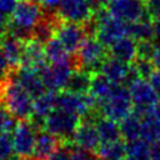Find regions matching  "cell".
<instances>
[{"instance_id": "cell-1", "label": "cell", "mask_w": 160, "mask_h": 160, "mask_svg": "<svg viewBox=\"0 0 160 160\" xmlns=\"http://www.w3.org/2000/svg\"><path fill=\"white\" fill-rule=\"evenodd\" d=\"M45 18L44 8L35 0H20L9 18L6 34L26 41L32 38V31Z\"/></svg>"}, {"instance_id": "cell-2", "label": "cell", "mask_w": 160, "mask_h": 160, "mask_svg": "<svg viewBox=\"0 0 160 160\" xmlns=\"http://www.w3.org/2000/svg\"><path fill=\"white\" fill-rule=\"evenodd\" d=\"M0 102L19 121L29 120L34 112V98L12 78L2 82Z\"/></svg>"}, {"instance_id": "cell-3", "label": "cell", "mask_w": 160, "mask_h": 160, "mask_svg": "<svg viewBox=\"0 0 160 160\" xmlns=\"http://www.w3.org/2000/svg\"><path fill=\"white\" fill-rule=\"evenodd\" d=\"M92 19L96 22L95 36L106 48L112 45L118 39L128 35V22L110 15L105 6L95 11Z\"/></svg>"}, {"instance_id": "cell-4", "label": "cell", "mask_w": 160, "mask_h": 160, "mask_svg": "<svg viewBox=\"0 0 160 160\" xmlns=\"http://www.w3.org/2000/svg\"><path fill=\"white\" fill-rule=\"evenodd\" d=\"M108 56V48L96 36H86L75 54V65L91 74L100 72L101 64Z\"/></svg>"}, {"instance_id": "cell-5", "label": "cell", "mask_w": 160, "mask_h": 160, "mask_svg": "<svg viewBox=\"0 0 160 160\" xmlns=\"http://www.w3.org/2000/svg\"><path fill=\"white\" fill-rule=\"evenodd\" d=\"M80 122L81 118L79 115L55 108L46 116L44 129L55 135L64 144H69L71 142L72 135L80 125Z\"/></svg>"}, {"instance_id": "cell-6", "label": "cell", "mask_w": 160, "mask_h": 160, "mask_svg": "<svg viewBox=\"0 0 160 160\" xmlns=\"http://www.w3.org/2000/svg\"><path fill=\"white\" fill-rule=\"evenodd\" d=\"M132 109V100L129 88L126 85L116 84L109 98L100 105L99 111L104 116L119 122L129 114H131Z\"/></svg>"}, {"instance_id": "cell-7", "label": "cell", "mask_w": 160, "mask_h": 160, "mask_svg": "<svg viewBox=\"0 0 160 160\" xmlns=\"http://www.w3.org/2000/svg\"><path fill=\"white\" fill-rule=\"evenodd\" d=\"M128 88H129L130 96L132 100L134 112L142 116L146 112L155 110L156 105L160 101V98L149 80L138 78L132 80L128 85Z\"/></svg>"}, {"instance_id": "cell-8", "label": "cell", "mask_w": 160, "mask_h": 160, "mask_svg": "<svg viewBox=\"0 0 160 160\" xmlns=\"http://www.w3.org/2000/svg\"><path fill=\"white\" fill-rule=\"evenodd\" d=\"M102 2L110 15L128 24L148 16L144 0H102Z\"/></svg>"}, {"instance_id": "cell-9", "label": "cell", "mask_w": 160, "mask_h": 160, "mask_svg": "<svg viewBox=\"0 0 160 160\" xmlns=\"http://www.w3.org/2000/svg\"><path fill=\"white\" fill-rule=\"evenodd\" d=\"M75 68L76 65L74 62H65V64L48 62L42 69L39 70V74L48 91L59 92L65 90L66 84Z\"/></svg>"}, {"instance_id": "cell-10", "label": "cell", "mask_w": 160, "mask_h": 160, "mask_svg": "<svg viewBox=\"0 0 160 160\" xmlns=\"http://www.w3.org/2000/svg\"><path fill=\"white\" fill-rule=\"evenodd\" d=\"M38 131L39 130L29 120H21L18 122L14 131L11 132L15 155L20 156L24 160H29L32 158Z\"/></svg>"}, {"instance_id": "cell-11", "label": "cell", "mask_w": 160, "mask_h": 160, "mask_svg": "<svg viewBox=\"0 0 160 160\" xmlns=\"http://www.w3.org/2000/svg\"><path fill=\"white\" fill-rule=\"evenodd\" d=\"M92 10L86 0H61L55 10V16L61 21L85 25L92 19Z\"/></svg>"}, {"instance_id": "cell-12", "label": "cell", "mask_w": 160, "mask_h": 160, "mask_svg": "<svg viewBox=\"0 0 160 160\" xmlns=\"http://www.w3.org/2000/svg\"><path fill=\"white\" fill-rule=\"evenodd\" d=\"M100 74H102L105 78H108L114 84H121V85H126V86L132 80L139 78L132 64L124 62V61L118 60L109 55L104 59V61L101 64Z\"/></svg>"}, {"instance_id": "cell-13", "label": "cell", "mask_w": 160, "mask_h": 160, "mask_svg": "<svg viewBox=\"0 0 160 160\" xmlns=\"http://www.w3.org/2000/svg\"><path fill=\"white\" fill-rule=\"evenodd\" d=\"M86 36L84 25L58 20L55 26V38H58L74 56Z\"/></svg>"}, {"instance_id": "cell-14", "label": "cell", "mask_w": 160, "mask_h": 160, "mask_svg": "<svg viewBox=\"0 0 160 160\" xmlns=\"http://www.w3.org/2000/svg\"><path fill=\"white\" fill-rule=\"evenodd\" d=\"M100 142H101V140H100V136H99L95 124L81 120L80 125L78 126V129L75 130V132L72 135L71 142H69V144H71L76 148H80L82 150L95 152L96 149L99 148Z\"/></svg>"}, {"instance_id": "cell-15", "label": "cell", "mask_w": 160, "mask_h": 160, "mask_svg": "<svg viewBox=\"0 0 160 160\" xmlns=\"http://www.w3.org/2000/svg\"><path fill=\"white\" fill-rule=\"evenodd\" d=\"M14 72L15 74L11 78L20 86H22L34 99L41 96L42 94H45L48 91L38 70H34V69H30V68H25V66H20Z\"/></svg>"}, {"instance_id": "cell-16", "label": "cell", "mask_w": 160, "mask_h": 160, "mask_svg": "<svg viewBox=\"0 0 160 160\" xmlns=\"http://www.w3.org/2000/svg\"><path fill=\"white\" fill-rule=\"evenodd\" d=\"M48 64L44 44L39 40L31 38L24 42V52H22V60L21 66L30 68L34 70H40Z\"/></svg>"}, {"instance_id": "cell-17", "label": "cell", "mask_w": 160, "mask_h": 160, "mask_svg": "<svg viewBox=\"0 0 160 160\" xmlns=\"http://www.w3.org/2000/svg\"><path fill=\"white\" fill-rule=\"evenodd\" d=\"M61 140L58 139L51 132L46 131L45 129L39 130L36 132L35 145H34V152L32 158L34 160H46L54 151H56L61 146Z\"/></svg>"}, {"instance_id": "cell-18", "label": "cell", "mask_w": 160, "mask_h": 160, "mask_svg": "<svg viewBox=\"0 0 160 160\" xmlns=\"http://www.w3.org/2000/svg\"><path fill=\"white\" fill-rule=\"evenodd\" d=\"M108 55L131 64L138 58V41L128 35L122 36L108 48Z\"/></svg>"}, {"instance_id": "cell-19", "label": "cell", "mask_w": 160, "mask_h": 160, "mask_svg": "<svg viewBox=\"0 0 160 160\" xmlns=\"http://www.w3.org/2000/svg\"><path fill=\"white\" fill-rule=\"evenodd\" d=\"M24 42L20 39H16L9 34H6L0 40V48L11 68L12 71L19 69L21 66L22 60V52H24Z\"/></svg>"}, {"instance_id": "cell-20", "label": "cell", "mask_w": 160, "mask_h": 160, "mask_svg": "<svg viewBox=\"0 0 160 160\" xmlns=\"http://www.w3.org/2000/svg\"><path fill=\"white\" fill-rule=\"evenodd\" d=\"M44 49H45V55H46V60L49 64L75 62L74 55L55 36L44 44Z\"/></svg>"}, {"instance_id": "cell-21", "label": "cell", "mask_w": 160, "mask_h": 160, "mask_svg": "<svg viewBox=\"0 0 160 160\" xmlns=\"http://www.w3.org/2000/svg\"><path fill=\"white\" fill-rule=\"evenodd\" d=\"M140 138L150 144L160 141V116L156 112V108L152 111L141 116V134Z\"/></svg>"}, {"instance_id": "cell-22", "label": "cell", "mask_w": 160, "mask_h": 160, "mask_svg": "<svg viewBox=\"0 0 160 160\" xmlns=\"http://www.w3.org/2000/svg\"><path fill=\"white\" fill-rule=\"evenodd\" d=\"M95 155L99 158V160H122L128 155L126 141L120 139L109 142H100Z\"/></svg>"}, {"instance_id": "cell-23", "label": "cell", "mask_w": 160, "mask_h": 160, "mask_svg": "<svg viewBox=\"0 0 160 160\" xmlns=\"http://www.w3.org/2000/svg\"><path fill=\"white\" fill-rule=\"evenodd\" d=\"M91 72L81 69V68H75V70L72 71L65 90L72 92V94H86L90 91V86H91V79H92Z\"/></svg>"}, {"instance_id": "cell-24", "label": "cell", "mask_w": 160, "mask_h": 160, "mask_svg": "<svg viewBox=\"0 0 160 160\" xmlns=\"http://www.w3.org/2000/svg\"><path fill=\"white\" fill-rule=\"evenodd\" d=\"M115 85L116 84H114L112 81H110L108 78H105L100 72L92 75L91 86H90V91L89 92L95 98V100L98 102V109L109 98V95L111 94V91H112V89H114Z\"/></svg>"}, {"instance_id": "cell-25", "label": "cell", "mask_w": 160, "mask_h": 160, "mask_svg": "<svg viewBox=\"0 0 160 160\" xmlns=\"http://www.w3.org/2000/svg\"><path fill=\"white\" fill-rule=\"evenodd\" d=\"M95 126L99 132L101 142H109V141H115V140L122 139L121 131H120V125L118 121H115L112 119L100 115L95 122Z\"/></svg>"}, {"instance_id": "cell-26", "label": "cell", "mask_w": 160, "mask_h": 160, "mask_svg": "<svg viewBox=\"0 0 160 160\" xmlns=\"http://www.w3.org/2000/svg\"><path fill=\"white\" fill-rule=\"evenodd\" d=\"M128 36L139 41H152L154 29H152V19L149 16L140 19L134 22L128 24Z\"/></svg>"}, {"instance_id": "cell-27", "label": "cell", "mask_w": 160, "mask_h": 160, "mask_svg": "<svg viewBox=\"0 0 160 160\" xmlns=\"http://www.w3.org/2000/svg\"><path fill=\"white\" fill-rule=\"evenodd\" d=\"M121 138L125 141H131L140 138L141 134V116L136 112L129 114L126 118H124L121 121H119Z\"/></svg>"}, {"instance_id": "cell-28", "label": "cell", "mask_w": 160, "mask_h": 160, "mask_svg": "<svg viewBox=\"0 0 160 160\" xmlns=\"http://www.w3.org/2000/svg\"><path fill=\"white\" fill-rule=\"evenodd\" d=\"M126 151L135 160H151V144L142 138L126 141Z\"/></svg>"}, {"instance_id": "cell-29", "label": "cell", "mask_w": 160, "mask_h": 160, "mask_svg": "<svg viewBox=\"0 0 160 160\" xmlns=\"http://www.w3.org/2000/svg\"><path fill=\"white\" fill-rule=\"evenodd\" d=\"M58 18H52L51 16H45L39 24L38 26L34 29L32 31V38L39 40L40 42L45 44L48 40H50L51 38L55 36V26H56V22H58Z\"/></svg>"}, {"instance_id": "cell-30", "label": "cell", "mask_w": 160, "mask_h": 160, "mask_svg": "<svg viewBox=\"0 0 160 160\" xmlns=\"http://www.w3.org/2000/svg\"><path fill=\"white\" fill-rule=\"evenodd\" d=\"M19 120L14 118L4 105H0V134H11Z\"/></svg>"}, {"instance_id": "cell-31", "label": "cell", "mask_w": 160, "mask_h": 160, "mask_svg": "<svg viewBox=\"0 0 160 160\" xmlns=\"http://www.w3.org/2000/svg\"><path fill=\"white\" fill-rule=\"evenodd\" d=\"M134 69L136 70L138 72V76L139 78H142V79H146L149 80V78L152 75V72L156 70L155 66H154V62L152 60L150 59H141V58H136L134 62H131Z\"/></svg>"}, {"instance_id": "cell-32", "label": "cell", "mask_w": 160, "mask_h": 160, "mask_svg": "<svg viewBox=\"0 0 160 160\" xmlns=\"http://www.w3.org/2000/svg\"><path fill=\"white\" fill-rule=\"evenodd\" d=\"M14 142L11 134H0V160L14 155Z\"/></svg>"}, {"instance_id": "cell-33", "label": "cell", "mask_w": 160, "mask_h": 160, "mask_svg": "<svg viewBox=\"0 0 160 160\" xmlns=\"http://www.w3.org/2000/svg\"><path fill=\"white\" fill-rule=\"evenodd\" d=\"M156 44L154 41H139L138 42V58L152 60Z\"/></svg>"}, {"instance_id": "cell-34", "label": "cell", "mask_w": 160, "mask_h": 160, "mask_svg": "<svg viewBox=\"0 0 160 160\" xmlns=\"http://www.w3.org/2000/svg\"><path fill=\"white\" fill-rule=\"evenodd\" d=\"M46 160H72V158H71V146H69V144L61 145Z\"/></svg>"}, {"instance_id": "cell-35", "label": "cell", "mask_w": 160, "mask_h": 160, "mask_svg": "<svg viewBox=\"0 0 160 160\" xmlns=\"http://www.w3.org/2000/svg\"><path fill=\"white\" fill-rule=\"evenodd\" d=\"M71 158L72 160H99L95 152H90L71 145Z\"/></svg>"}, {"instance_id": "cell-36", "label": "cell", "mask_w": 160, "mask_h": 160, "mask_svg": "<svg viewBox=\"0 0 160 160\" xmlns=\"http://www.w3.org/2000/svg\"><path fill=\"white\" fill-rule=\"evenodd\" d=\"M145 8L150 19H160V0H145Z\"/></svg>"}, {"instance_id": "cell-37", "label": "cell", "mask_w": 160, "mask_h": 160, "mask_svg": "<svg viewBox=\"0 0 160 160\" xmlns=\"http://www.w3.org/2000/svg\"><path fill=\"white\" fill-rule=\"evenodd\" d=\"M12 72L1 48H0V82H4L5 80H8L10 78V74Z\"/></svg>"}, {"instance_id": "cell-38", "label": "cell", "mask_w": 160, "mask_h": 160, "mask_svg": "<svg viewBox=\"0 0 160 160\" xmlns=\"http://www.w3.org/2000/svg\"><path fill=\"white\" fill-rule=\"evenodd\" d=\"M20 0H0V11L5 14L8 18L11 16L15 8L18 6Z\"/></svg>"}, {"instance_id": "cell-39", "label": "cell", "mask_w": 160, "mask_h": 160, "mask_svg": "<svg viewBox=\"0 0 160 160\" xmlns=\"http://www.w3.org/2000/svg\"><path fill=\"white\" fill-rule=\"evenodd\" d=\"M39 2L44 8V10H49V11L54 10V12H55V10L59 6V4L61 2V0H39Z\"/></svg>"}, {"instance_id": "cell-40", "label": "cell", "mask_w": 160, "mask_h": 160, "mask_svg": "<svg viewBox=\"0 0 160 160\" xmlns=\"http://www.w3.org/2000/svg\"><path fill=\"white\" fill-rule=\"evenodd\" d=\"M149 81H150V84L152 85V88L156 90V92L159 95L160 94V71L155 70L152 72V75L149 78Z\"/></svg>"}, {"instance_id": "cell-41", "label": "cell", "mask_w": 160, "mask_h": 160, "mask_svg": "<svg viewBox=\"0 0 160 160\" xmlns=\"http://www.w3.org/2000/svg\"><path fill=\"white\" fill-rule=\"evenodd\" d=\"M8 22H9V18L2 14L0 11V40L6 35V31H8Z\"/></svg>"}, {"instance_id": "cell-42", "label": "cell", "mask_w": 160, "mask_h": 160, "mask_svg": "<svg viewBox=\"0 0 160 160\" xmlns=\"http://www.w3.org/2000/svg\"><path fill=\"white\" fill-rule=\"evenodd\" d=\"M152 29H154V38L152 41L156 45H160V19L152 20Z\"/></svg>"}, {"instance_id": "cell-43", "label": "cell", "mask_w": 160, "mask_h": 160, "mask_svg": "<svg viewBox=\"0 0 160 160\" xmlns=\"http://www.w3.org/2000/svg\"><path fill=\"white\" fill-rule=\"evenodd\" d=\"M151 160H160V141L151 144Z\"/></svg>"}, {"instance_id": "cell-44", "label": "cell", "mask_w": 160, "mask_h": 160, "mask_svg": "<svg viewBox=\"0 0 160 160\" xmlns=\"http://www.w3.org/2000/svg\"><path fill=\"white\" fill-rule=\"evenodd\" d=\"M86 1H88L89 6L91 8L92 12H95V11L100 10L101 8H104V2H102V0H86Z\"/></svg>"}, {"instance_id": "cell-45", "label": "cell", "mask_w": 160, "mask_h": 160, "mask_svg": "<svg viewBox=\"0 0 160 160\" xmlns=\"http://www.w3.org/2000/svg\"><path fill=\"white\" fill-rule=\"evenodd\" d=\"M152 62H154L155 69L160 71V45H156V49L152 56Z\"/></svg>"}, {"instance_id": "cell-46", "label": "cell", "mask_w": 160, "mask_h": 160, "mask_svg": "<svg viewBox=\"0 0 160 160\" xmlns=\"http://www.w3.org/2000/svg\"><path fill=\"white\" fill-rule=\"evenodd\" d=\"M4 160H24V159H21L20 156H18V155H11L10 158H6V159H4Z\"/></svg>"}, {"instance_id": "cell-47", "label": "cell", "mask_w": 160, "mask_h": 160, "mask_svg": "<svg viewBox=\"0 0 160 160\" xmlns=\"http://www.w3.org/2000/svg\"><path fill=\"white\" fill-rule=\"evenodd\" d=\"M156 112H158V115L160 116V101H159V104L156 105Z\"/></svg>"}, {"instance_id": "cell-48", "label": "cell", "mask_w": 160, "mask_h": 160, "mask_svg": "<svg viewBox=\"0 0 160 160\" xmlns=\"http://www.w3.org/2000/svg\"><path fill=\"white\" fill-rule=\"evenodd\" d=\"M122 160H135V159H132L131 156H129V155H126V156H125V158H124Z\"/></svg>"}, {"instance_id": "cell-49", "label": "cell", "mask_w": 160, "mask_h": 160, "mask_svg": "<svg viewBox=\"0 0 160 160\" xmlns=\"http://www.w3.org/2000/svg\"><path fill=\"white\" fill-rule=\"evenodd\" d=\"M1 85H2V82H0V98H1ZM1 104V102H0Z\"/></svg>"}, {"instance_id": "cell-50", "label": "cell", "mask_w": 160, "mask_h": 160, "mask_svg": "<svg viewBox=\"0 0 160 160\" xmlns=\"http://www.w3.org/2000/svg\"><path fill=\"white\" fill-rule=\"evenodd\" d=\"M35 1H39V0H35Z\"/></svg>"}, {"instance_id": "cell-51", "label": "cell", "mask_w": 160, "mask_h": 160, "mask_svg": "<svg viewBox=\"0 0 160 160\" xmlns=\"http://www.w3.org/2000/svg\"><path fill=\"white\" fill-rule=\"evenodd\" d=\"M144 1H145V0H144Z\"/></svg>"}]
</instances>
